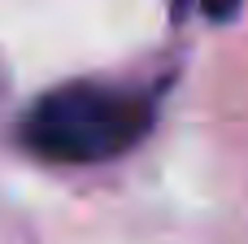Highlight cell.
Returning <instances> with one entry per match:
<instances>
[{
	"mask_svg": "<svg viewBox=\"0 0 248 244\" xmlns=\"http://www.w3.org/2000/svg\"><path fill=\"white\" fill-rule=\"evenodd\" d=\"M153 122L148 96L109 83H65L31 105L22 118V144L61 166H92L122 157L144 140Z\"/></svg>",
	"mask_w": 248,
	"mask_h": 244,
	"instance_id": "cell-1",
	"label": "cell"
},
{
	"mask_svg": "<svg viewBox=\"0 0 248 244\" xmlns=\"http://www.w3.org/2000/svg\"><path fill=\"white\" fill-rule=\"evenodd\" d=\"M196 9H201V13H209V17H218V22H222V17H231V13H235V9H240V0H196Z\"/></svg>",
	"mask_w": 248,
	"mask_h": 244,
	"instance_id": "cell-2",
	"label": "cell"
}]
</instances>
